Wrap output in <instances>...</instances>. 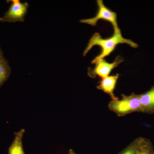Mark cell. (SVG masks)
Returning <instances> with one entry per match:
<instances>
[{"label":"cell","mask_w":154,"mask_h":154,"mask_svg":"<svg viewBox=\"0 0 154 154\" xmlns=\"http://www.w3.org/2000/svg\"><path fill=\"white\" fill-rule=\"evenodd\" d=\"M126 44L133 48H137L138 45L131 39L124 38L122 36L121 30L114 32L113 35L109 38H102L100 33L96 32L91 36L88 45L83 52V56H86L87 54L95 45H99L102 48V51L92 61V62L102 59L108 56L113 52L116 47L119 44Z\"/></svg>","instance_id":"1"},{"label":"cell","mask_w":154,"mask_h":154,"mask_svg":"<svg viewBox=\"0 0 154 154\" xmlns=\"http://www.w3.org/2000/svg\"><path fill=\"white\" fill-rule=\"evenodd\" d=\"M121 99L111 100L108 107L119 117L124 116L136 112H141L140 95L132 93L129 96L122 94Z\"/></svg>","instance_id":"2"},{"label":"cell","mask_w":154,"mask_h":154,"mask_svg":"<svg viewBox=\"0 0 154 154\" xmlns=\"http://www.w3.org/2000/svg\"><path fill=\"white\" fill-rule=\"evenodd\" d=\"M96 2L98 10L96 16L90 19H82L80 22L91 26H96L98 21L102 19L109 22L112 24L114 32L120 31L117 23V14L106 7L102 0H97Z\"/></svg>","instance_id":"3"},{"label":"cell","mask_w":154,"mask_h":154,"mask_svg":"<svg viewBox=\"0 0 154 154\" xmlns=\"http://www.w3.org/2000/svg\"><path fill=\"white\" fill-rule=\"evenodd\" d=\"M124 60L123 57L118 56L111 63L107 62L104 59L91 62L92 64H95V66L93 69L88 68V75L93 79L97 76L100 77L101 79L108 76L112 70L117 67Z\"/></svg>","instance_id":"4"},{"label":"cell","mask_w":154,"mask_h":154,"mask_svg":"<svg viewBox=\"0 0 154 154\" xmlns=\"http://www.w3.org/2000/svg\"><path fill=\"white\" fill-rule=\"evenodd\" d=\"M12 5L4 17V21L10 22H23L28 12L29 5L27 2L22 3L19 0L11 1Z\"/></svg>","instance_id":"5"},{"label":"cell","mask_w":154,"mask_h":154,"mask_svg":"<svg viewBox=\"0 0 154 154\" xmlns=\"http://www.w3.org/2000/svg\"><path fill=\"white\" fill-rule=\"evenodd\" d=\"M119 76V74L117 73L114 75L102 78L96 88L98 90L103 91L105 94H108L111 100L118 99V97L114 95V91Z\"/></svg>","instance_id":"6"},{"label":"cell","mask_w":154,"mask_h":154,"mask_svg":"<svg viewBox=\"0 0 154 154\" xmlns=\"http://www.w3.org/2000/svg\"><path fill=\"white\" fill-rule=\"evenodd\" d=\"M141 105V112L152 113L154 112V86L150 90L140 95Z\"/></svg>","instance_id":"7"},{"label":"cell","mask_w":154,"mask_h":154,"mask_svg":"<svg viewBox=\"0 0 154 154\" xmlns=\"http://www.w3.org/2000/svg\"><path fill=\"white\" fill-rule=\"evenodd\" d=\"M25 129H22L15 133L14 140L9 148L8 154H25L22 144V139Z\"/></svg>","instance_id":"8"},{"label":"cell","mask_w":154,"mask_h":154,"mask_svg":"<svg viewBox=\"0 0 154 154\" xmlns=\"http://www.w3.org/2000/svg\"><path fill=\"white\" fill-rule=\"evenodd\" d=\"M137 154H154V149L149 140L140 137Z\"/></svg>","instance_id":"9"},{"label":"cell","mask_w":154,"mask_h":154,"mask_svg":"<svg viewBox=\"0 0 154 154\" xmlns=\"http://www.w3.org/2000/svg\"><path fill=\"white\" fill-rule=\"evenodd\" d=\"M9 67L6 60L2 57L0 59V85L8 76Z\"/></svg>","instance_id":"10"},{"label":"cell","mask_w":154,"mask_h":154,"mask_svg":"<svg viewBox=\"0 0 154 154\" xmlns=\"http://www.w3.org/2000/svg\"><path fill=\"white\" fill-rule=\"evenodd\" d=\"M140 140V137L135 139L125 148L117 154H137Z\"/></svg>","instance_id":"11"},{"label":"cell","mask_w":154,"mask_h":154,"mask_svg":"<svg viewBox=\"0 0 154 154\" xmlns=\"http://www.w3.org/2000/svg\"><path fill=\"white\" fill-rule=\"evenodd\" d=\"M69 154H77L72 149H70L69 151Z\"/></svg>","instance_id":"12"},{"label":"cell","mask_w":154,"mask_h":154,"mask_svg":"<svg viewBox=\"0 0 154 154\" xmlns=\"http://www.w3.org/2000/svg\"><path fill=\"white\" fill-rule=\"evenodd\" d=\"M3 57L2 54V51H1V50H0V59L2 58Z\"/></svg>","instance_id":"13"},{"label":"cell","mask_w":154,"mask_h":154,"mask_svg":"<svg viewBox=\"0 0 154 154\" xmlns=\"http://www.w3.org/2000/svg\"><path fill=\"white\" fill-rule=\"evenodd\" d=\"M1 20V19H0V20Z\"/></svg>","instance_id":"14"}]
</instances>
